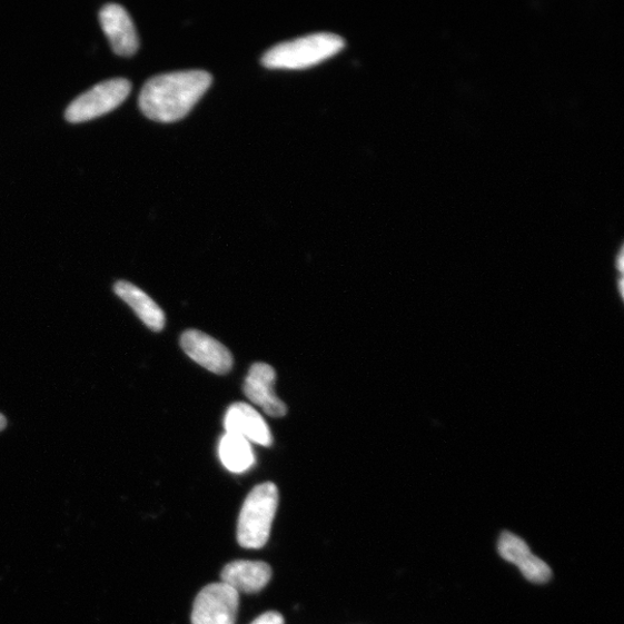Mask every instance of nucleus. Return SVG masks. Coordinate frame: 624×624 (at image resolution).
Instances as JSON below:
<instances>
[{
    "mask_svg": "<svg viewBox=\"0 0 624 624\" xmlns=\"http://www.w3.org/2000/svg\"><path fill=\"white\" fill-rule=\"evenodd\" d=\"M224 426L227 434L242 436L261 447L270 448L274 444L273 433L263 416L246 403H236L228 408Z\"/></svg>",
    "mask_w": 624,
    "mask_h": 624,
    "instance_id": "nucleus-10",
    "label": "nucleus"
},
{
    "mask_svg": "<svg viewBox=\"0 0 624 624\" xmlns=\"http://www.w3.org/2000/svg\"><path fill=\"white\" fill-rule=\"evenodd\" d=\"M214 78L200 70L159 75L147 80L139 95V108L150 120L174 123L199 102Z\"/></svg>",
    "mask_w": 624,
    "mask_h": 624,
    "instance_id": "nucleus-1",
    "label": "nucleus"
},
{
    "mask_svg": "<svg viewBox=\"0 0 624 624\" xmlns=\"http://www.w3.org/2000/svg\"><path fill=\"white\" fill-rule=\"evenodd\" d=\"M115 294L132 308L148 329L160 333L165 329L166 316L158 304L139 287L128 281H117Z\"/></svg>",
    "mask_w": 624,
    "mask_h": 624,
    "instance_id": "nucleus-12",
    "label": "nucleus"
},
{
    "mask_svg": "<svg viewBox=\"0 0 624 624\" xmlns=\"http://www.w3.org/2000/svg\"><path fill=\"white\" fill-rule=\"evenodd\" d=\"M240 593L225 583L205 586L194 604L192 624H235L239 611Z\"/></svg>",
    "mask_w": 624,
    "mask_h": 624,
    "instance_id": "nucleus-5",
    "label": "nucleus"
},
{
    "mask_svg": "<svg viewBox=\"0 0 624 624\" xmlns=\"http://www.w3.org/2000/svg\"><path fill=\"white\" fill-rule=\"evenodd\" d=\"M345 40L331 33H316L283 42L266 51L261 63L270 70H306L339 53Z\"/></svg>",
    "mask_w": 624,
    "mask_h": 624,
    "instance_id": "nucleus-2",
    "label": "nucleus"
},
{
    "mask_svg": "<svg viewBox=\"0 0 624 624\" xmlns=\"http://www.w3.org/2000/svg\"><path fill=\"white\" fill-rule=\"evenodd\" d=\"M131 88V82L125 78L102 81L73 100L66 111V118L70 123L92 121L120 107L129 97Z\"/></svg>",
    "mask_w": 624,
    "mask_h": 624,
    "instance_id": "nucleus-4",
    "label": "nucleus"
},
{
    "mask_svg": "<svg viewBox=\"0 0 624 624\" xmlns=\"http://www.w3.org/2000/svg\"><path fill=\"white\" fill-rule=\"evenodd\" d=\"M251 624H285V618L278 612H267L254 620Z\"/></svg>",
    "mask_w": 624,
    "mask_h": 624,
    "instance_id": "nucleus-14",
    "label": "nucleus"
},
{
    "mask_svg": "<svg viewBox=\"0 0 624 624\" xmlns=\"http://www.w3.org/2000/svg\"><path fill=\"white\" fill-rule=\"evenodd\" d=\"M277 374L267 364H254L246 377L244 393L247 398L259 406L267 415L283 418L287 414L286 404L275 394Z\"/></svg>",
    "mask_w": 624,
    "mask_h": 624,
    "instance_id": "nucleus-7",
    "label": "nucleus"
},
{
    "mask_svg": "<svg viewBox=\"0 0 624 624\" xmlns=\"http://www.w3.org/2000/svg\"><path fill=\"white\" fill-rule=\"evenodd\" d=\"M219 457L224 466L231 473H244L255 464L250 442L239 435L226 433L220 440Z\"/></svg>",
    "mask_w": 624,
    "mask_h": 624,
    "instance_id": "nucleus-13",
    "label": "nucleus"
},
{
    "mask_svg": "<svg viewBox=\"0 0 624 624\" xmlns=\"http://www.w3.org/2000/svg\"><path fill=\"white\" fill-rule=\"evenodd\" d=\"M273 577L269 564L260 561H234L227 564L221 573L222 583L237 593H257L261 591Z\"/></svg>",
    "mask_w": 624,
    "mask_h": 624,
    "instance_id": "nucleus-11",
    "label": "nucleus"
},
{
    "mask_svg": "<svg viewBox=\"0 0 624 624\" xmlns=\"http://www.w3.org/2000/svg\"><path fill=\"white\" fill-rule=\"evenodd\" d=\"M8 422L6 416L0 413V432H3L7 428Z\"/></svg>",
    "mask_w": 624,
    "mask_h": 624,
    "instance_id": "nucleus-15",
    "label": "nucleus"
},
{
    "mask_svg": "<svg viewBox=\"0 0 624 624\" xmlns=\"http://www.w3.org/2000/svg\"><path fill=\"white\" fill-rule=\"evenodd\" d=\"M279 503V492L274 483L256 486L244 503L237 542L247 549L263 548L269 542Z\"/></svg>",
    "mask_w": 624,
    "mask_h": 624,
    "instance_id": "nucleus-3",
    "label": "nucleus"
},
{
    "mask_svg": "<svg viewBox=\"0 0 624 624\" xmlns=\"http://www.w3.org/2000/svg\"><path fill=\"white\" fill-rule=\"evenodd\" d=\"M181 346L189 358L208 372L225 375L232 368L234 358L230 350L201 331H186L181 337Z\"/></svg>",
    "mask_w": 624,
    "mask_h": 624,
    "instance_id": "nucleus-6",
    "label": "nucleus"
},
{
    "mask_svg": "<svg viewBox=\"0 0 624 624\" xmlns=\"http://www.w3.org/2000/svg\"><path fill=\"white\" fill-rule=\"evenodd\" d=\"M100 23L111 48L118 56L129 57L137 52L139 38L128 11L118 4H107L100 11Z\"/></svg>",
    "mask_w": 624,
    "mask_h": 624,
    "instance_id": "nucleus-9",
    "label": "nucleus"
},
{
    "mask_svg": "<svg viewBox=\"0 0 624 624\" xmlns=\"http://www.w3.org/2000/svg\"><path fill=\"white\" fill-rule=\"evenodd\" d=\"M498 553L505 559L519 568L523 576L537 584L547 583L552 578L548 564L534 555L527 544L512 532H503L498 541Z\"/></svg>",
    "mask_w": 624,
    "mask_h": 624,
    "instance_id": "nucleus-8",
    "label": "nucleus"
}]
</instances>
